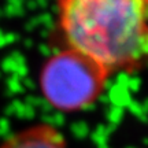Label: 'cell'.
Instances as JSON below:
<instances>
[{
	"label": "cell",
	"mask_w": 148,
	"mask_h": 148,
	"mask_svg": "<svg viewBox=\"0 0 148 148\" xmlns=\"http://www.w3.org/2000/svg\"><path fill=\"white\" fill-rule=\"evenodd\" d=\"M67 48L107 73H132L148 63V0H56Z\"/></svg>",
	"instance_id": "cell-1"
},
{
	"label": "cell",
	"mask_w": 148,
	"mask_h": 148,
	"mask_svg": "<svg viewBox=\"0 0 148 148\" xmlns=\"http://www.w3.org/2000/svg\"><path fill=\"white\" fill-rule=\"evenodd\" d=\"M110 74L85 55L66 48L44 62L38 86L49 106L63 112L90 107L106 88Z\"/></svg>",
	"instance_id": "cell-2"
},
{
	"label": "cell",
	"mask_w": 148,
	"mask_h": 148,
	"mask_svg": "<svg viewBox=\"0 0 148 148\" xmlns=\"http://www.w3.org/2000/svg\"><path fill=\"white\" fill-rule=\"evenodd\" d=\"M0 148H67V143L55 126L37 123L12 134Z\"/></svg>",
	"instance_id": "cell-3"
}]
</instances>
